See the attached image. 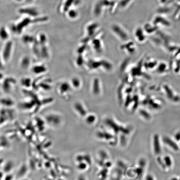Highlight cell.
<instances>
[{"label": "cell", "instance_id": "2", "mask_svg": "<svg viewBox=\"0 0 180 180\" xmlns=\"http://www.w3.org/2000/svg\"><path fill=\"white\" fill-rule=\"evenodd\" d=\"M114 164L110 153L105 150H100L96 156V175L98 180H106L110 177Z\"/></svg>", "mask_w": 180, "mask_h": 180}, {"label": "cell", "instance_id": "6", "mask_svg": "<svg viewBox=\"0 0 180 180\" xmlns=\"http://www.w3.org/2000/svg\"><path fill=\"white\" fill-rule=\"evenodd\" d=\"M163 141L165 144L167 145L169 147L171 148L172 149L174 150L175 151H178L179 150V148L177 143L171 138H170L168 136L164 138Z\"/></svg>", "mask_w": 180, "mask_h": 180}, {"label": "cell", "instance_id": "7", "mask_svg": "<svg viewBox=\"0 0 180 180\" xmlns=\"http://www.w3.org/2000/svg\"><path fill=\"white\" fill-rule=\"evenodd\" d=\"M164 163H165V165L167 166V167L170 168L172 165V161L171 158L169 156H165L164 158Z\"/></svg>", "mask_w": 180, "mask_h": 180}, {"label": "cell", "instance_id": "8", "mask_svg": "<svg viewBox=\"0 0 180 180\" xmlns=\"http://www.w3.org/2000/svg\"><path fill=\"white\" fill-rule=\"evenodd\" d=\"M73 1H74V0H68L67 1L65 5L64 9L65 10H68L69 6H70L72 5Z\"/></svg>", "mask_w": 180, "mask_h": 180}, {"label": "cell", "instance_id": "1", "mask_svg": "<svg viewBox=\"0 0 180 180\" xmlns=\"http://www.w3.org/2000/svg\"><path fill=\"white\" fill-rule=\"evenodd\" d=\"M126 125L119 123L114 118H105L96 132L99 140L113 146L118 145H126V135L129 134V129Z\"/></svg>", "mask_w": 180, "mask_h": 180}, {"label": "cell", "instance_id": "4", "mask_svg": "<svg viewBox=\"0 0 180 180\" xmlns=\"http://www.w3.org/2000/svg\"><path fill=\"white\" fill-rule=\"evenodd\" d=\"M124 164V163H123ZM123 162H119L117 163L118 168L116 166H114L112 173L110 175V178L111 180H126L123 176H125V171L122 170L125 166Z\"/></svg>", "mask_w": 180, "mask_h": 180}, {"label": "cell", "instance_id": "3", "mask_svg": "<svg viewBox=\"0 0 180 180\" xmlns=\"http://www.w3.org/2000/svg\"><path fill=\"white\" fill-rule=\"evenodd\" d=\"M74 160L76 168L80 172H86L92 165L91 157L88 153H81L76 155Z\"/></svg>", "mask_w": 180, "mask_h": 180}, {"label": "cell", "instance_id": "5", "mask_svg": "<svg viewBox=\"0 0 180 180\" xmlns=\"http://www.w3.org/2000/svg\"><path fill=\"white\" fill-rule=\"evenodd\" d=\"M153 148L154 153L156 155L160 154L162 152L161 145L159 140V136L155 135L153 138Z\"/></svg>", "mask_w": 180, "mask_h": 180}, {"label": "cell", "instance_id": "11", "mask_svg": "<svg viewBox=\"0 0 180 180\" xmlns=\"http://www.w3.org/2000/svg\"><path fill=\"white\" fill-rule=\"evenodd\" d=\"M146 180H153V178L151 176H148L146 177Z\"/></svg>", "mask_w": 180, "mask_h": 180}, {"label": "cell", "instance_id": "9", "mask_svg": "<svg viewBox=\"0 0 180 180\" xmlns=\"http://www.w3.org/2000/svg\"><path fill=\"white\" fill-rule=\"evenodd\" d=\"M69 16L70 17L74 18L77 16V13L75 11H71L69 13Z\"/></svg>", "mask_w": 180, "mask_h": 180}, {"label": "cell", "instance_id": "10", "mask_svg": "<svg viewBox=\"0 0 180 180\" xmlns=\"http://www.w3.org/2000/svg\"><path fill=\"white\" fill-rule=\"evenodd\" d=\"M175 138H176V140H177L178 141L180 140V132L176 134L175 135Z\"/></svg>", "mask_w": 180, "mask_h": 180}]
</instances>
